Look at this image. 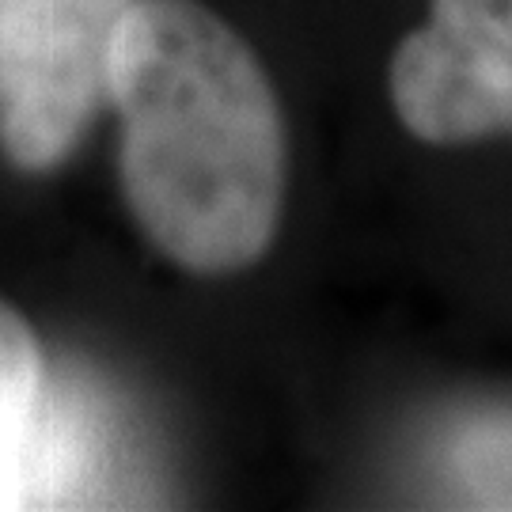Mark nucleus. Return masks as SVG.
<instances>
[{"mask_svg": "<svg viewBox=\"0 0 512 512\" xmlns=\"http://www.w3.org/2000/svg\"><path fill=\"white\" fill-rule=\"evenodd\" d=\"M122 183L145 232L175 262L224 274L274 236L285 141L255 54L190 0H141L114 46Z\"/></svg>", "mask_w": 512, "mask_h": 512, "instance_id": "obj_1", "label": "nucleus"}, {"mask_svg": "<svg viewBox=\"0 0 512 512\" xmlns=\"http://www.w3.org/2000/svg\"><path fill=\"white\" fill-rule=\"evenodd\" d=\"M133 0H0V141L19 167L57 164L110 95Z\"/></svg>", "mask_w": 512, "mask_h": 512, "instance_id": "obj_2", "label": "nucleus"}, {"mask_svg": "<svg viewBox=\"0 0 512 512\" xmlns=\"http://www.w3.org/2000/svg\"><path fill=\"white\" fill-rule=\"evenodd\" d=\"M391 92L425 141L512 126V0H433V23L395 54Z\"/></svg>", "mask_w": 512, "mask_h": 512, "instance_id": "obj_3", "label": "nucleus"}, {"mask_svg": "<svg viewBox=\"0 0 512 512\" xmlns=\"http://www.w3.org/2000/svg\"><path fill=\"white\" fill-rule=\"evenodd\" d=\"M46 395L50 376L35 334L8 304H0V509H27Z\"/></svg>", "mask_w": 512, "mask_h": 512, "instance_id": "obj_4", "label": "nucleus"}, {"mask_svg": "<svg viewBox=\"0 0 512 512\" xmlns=\"http://www.w3.org/2000/svg\"><path fill=\"white\" fill-rule=\"evenodd\" d=\"M452 475L482 509H512V410L471 418L452 440Z\"/></svg>", "mask_w": 512, "mask_h": 512, "instance_id": "obj_5", "label": "nucleus"}]
</instances>
